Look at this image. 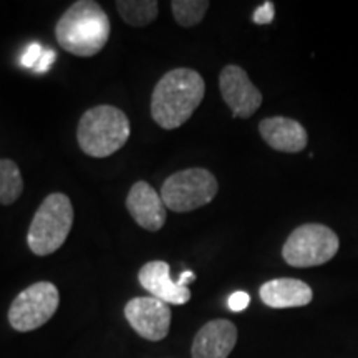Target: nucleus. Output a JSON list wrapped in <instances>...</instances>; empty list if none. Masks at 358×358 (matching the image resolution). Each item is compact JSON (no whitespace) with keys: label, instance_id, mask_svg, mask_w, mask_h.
<instances>
[{"label":"nucleus","instance_id":"nucleus-9","mask_svg":"<svg viewBox=\"0 0 358 358\" xmlns=\"http://www.w3.org/2000/svg\"><path fill=\"white\" fill-rule=\"evenodd\" d=\"M219 88L234 118H250L261 108L262 93L250 82L245 70L241 66H224L219 73Z\"/></svg>","mask_w":358,"mask_h":358},{"label":"nucleus","instance_id":"nucleus-2","mask_svg":"<svg viewBox=\"0 0 358 358\" xmlns=\"http://www.w3.org/2000/svg\"><path fill=\"white\" fill-rule=\"evenodd\" d=\"M111 24L100 3L78 0L57 22L55 37L65 52L75 57H95L110 38Z\"/></svg>","mask_w":358,"mask_h":358},{"label":"nucleus","instance_id":"nucleus-13","mask_svg":"<svg viewBox=\"0 0 358 358\" xmlns=\"http://www.w3.org/2000/svg\"><path fill=\"white\" fill-rule=\"evenodd\" d=\"M262 140L280 153H301L306 150L308 136L301 123L285 116H271L259 123Z\"/></svg>","mask_w":358,"mask_h":358},{"label":"nucleus","instance_id":"nucleus-16","mask_svg":"<svg viewBox=\"0 0 358 358\" xmlns=\"http://www.w3.org/2000/svg\"><path fill=\"white\" fill-rule=\"evenodd\" d=\"M24 179L15 161L0 159V204L10 206L20 198Z\"/></svg>","mask_w":358,"mask_h":358},{"label":"nucleus","instance_id":"nucleus-14","mask_svg":"<svg viewBox=\"0 0 358 358\" xmlns=\"http://www.w3.org/2000/svg\"><path fill=\"white\" fill-rule=\"evenodd\" d=\"M259 295H261V301L271 308L306 307L313 299L310 285H307L303 280L290 279V277L266 282L261 285Z\"/></svg>","mask_w":358,"mask_h":358},{"label":"nucleus","instance_id":"nucleus-6","mask_svg":"<svg viewBox=\"0 0 358 358\" xmlns=\"http://www.w3.org/2000/svg\"><path fill=\"white\" fill-rule=\"evenodd\" d=\"M217 179L204 168L182 169L169 176L161 187V199L169 211L191 213L216 198Z\"/></svg>","mask_w":358,"mask_h":358},{"label":"nucleus","instance_id":"nucleus-8","mask_svg":"<svg viewBox=\"0 0 358 358\" xmlns=\"http://www.w3.org/2000/svg\"><path fill=\"white\" fill-rule=\"evenodd\" d=\"M124 317L140 337L159 342L166 338L171 325L168 303L155 297H134L124 306Z\"/></svg>","mask_w":358,"mask_h":358},{"label":"nucleus","instance_id":"nucleus-21","mask_svg":"<svg viewBox=\"0 0 358 358\" xmlns=\"http://www.w3.org/2000/svg\"><path fill=\"white\" fill-rule=\"evenodd\" d=\"M57 60V53L53 50H43L42 57H40L38 64L34 66V71L35 73H45V71H48L52 69V65L55 64Z\"/></svg>","mask_w":358,"mask_h":358},{"label":"nucleus","instance_id":"nucleus-7","mask_svg":"<svg viewBox=\"0 0 358 358\" xmlns=\"http://www.w3.org/2000/svg\"><path fill=\"white\" fill-rule=\"evenodd\" d=\"M60 294L52 282H37L13 299L8 324L17 332H32L47 324L57 312Z\"/></svg>","mask_w":358,"mask_h":358},{"label":"nucleus","instance_id":"nucleus-17","mask_svg":"<svg viewBox=\"0 0 358 358\" xmlns=\"http://www.w3.org/2000/svg\"><path fill=\"white\" fill-rule=\"evenodd\" d=\"M209 8L206 0H173L171 10L174 20L181 27H194L204 19Z\"/></svg>","mask_w":358,"mask_h":358},{"label":"nucleus","instance_id":"nucleus-1","mask_svg":"<svg viewBox=\"0 0 358 358\" xmlns=\"http://www.w3.org/2000/svg\"><path fill=\"white\" fill-rule=\"evenodd\" d=\"M206 85L196 70L176 69L163 75L151 95V116L163 129H176L204 100Z\"/></svg>","mask_w":358,"mask_h":358},{"label":"nucleus","instance_id":"nucleus-12","mask_svg":"<svg viewBox=\"0 0 358 358\" xmlns=\"http://www.w3.org/2000/svg\"><path fill=\"white\" fill-rule=\"evenodd\" d=\"M141 287L151 294V297L159 299L164 303L185 306L189 302L191 290L179 282H173L169 277V264L164 261H151L140 268L138 274Z\"/></svg>","mask_w":358,"mask_h":358},{"label":"nucleus","instance_id":"nucleus-18","mask_svg":"<svg viewBox=\"0 0 358 358\" xmlns=\"http://www.w3.org/2000/svg\"><path fill=\"white\" fill-rule=\"evenodd\" d=\"M274 15H275L274 3L266 2V3H262L261 7L256 8V12H254V15H252V22L257 25L271 24V22L274 20Z\"/></svg>","mask_w":358,"mask_h":358},{"label":"nucleus","instance_id":"nucleus-3","mask_svg":"<svg viewBox=\"0 0 358 358\" xmlns=\"http://www.w3.org/2000/svg\"><path fill=\"white\" fill-rule=\"evenodd\" d=\"M129 120L127 113L111 105H100L85 111L80 118L77 140L85 155L92 158H108L127 145Z\"/></svg>","mask_w":358,"mask_h":358},{"label":"nucleus","instance_id":"nucleus-5","mask_svg":"<svg viewBox=\"0 0 358 358\" xmlns=\"http://www.w3.org/2000/svg\"><path fill=\"white\" fill-rule=\"evenodd\" d=\"M340 239L330 227L319 222H307L290 232L282 248V257L297 268L317 267L332 261L338 252Z\"/></svg>","mask_w":358,"mask_h":358},{"label":"nucleus","instance_id":"nucleus-4","mask_svg":"<svg viewBox=\"0 0 358 358\" xmlns=\"http://www.w3.org/2000/svg\"><path fill=\"white\" fill-rule=\"evenodd\" d=\"M73 226V206L64 192L48 194L30 222L27 244L35 256H48L65 244Z\"/></svg>","mask_w":358,"mask_h":358},{"label":"nucleus","instance_id":"nucleus-11","mask_svg":"<svg viewBox=\"0 0 358 358\" xmlns=\"http://www.w3.org/2000/svg\"><path fill=\"white\" fill-rule=\"evenodd\" d=\"M237 343V327L231 320L208 322L192 340V358H227Z\"/></svg>","mask_w":358,"mask_h":358},{"label":"nucleus","instance_id":"nucleus-15","mask_svg":"<svg viewBox=\"0 0 358 358\" xmlns=\"http://www.w3.org/2000/svg\"><path fill=\"white\" fill-rule=\"evenodd\" d=\"M158 2L153 0H118V8L122 19L131 27H145L151 24L158 15Z\"/></svg>","mask_w":358,"mask_h":358},{"label":"nucleus","instance_id":"nucleus-22","mask_svg":"<svg viewBox=\"0 0 358 358\" xmlns=\"http://www.w3.org/2000/svg\"><path fill=\"white\" fill-rule=\"evenodd\" d=\"M192 280H196V275H194V272H191V271H185V272H181V275H179V279H178V282L181 285H189V282H192Z\"/></svg>","mask_w":358,"mask_h":358},{"label":"nucleus","instance_id":"nucleus-10","mask_svg":"<svg viewBox=\"0 0 358 358\" xmlns=\"http://www.w3.org/2000/svg\"><path fill=\"white\" fill-rule=\"evenodd\" d=\"M127 208L138 226L150 232L159 231L166 222V206L159 192H156L155 187L146 181H138L131 186L127 198Z\"/></svg>","mask_w":358,"mask_h":358},{"label":"nucleus","instance_id":"nucleus-19","mask_svg":"<svg viewBox=\"0 0 358 358\" xmlns=\"http://www.w3.org/2000/svg\"><path fill=\"white\" fill-rule=\"evenodd\" d=\"M42 53H43V48H42V45H40V43L29 45V48H27V50L24 52V55H22V58H20V64L24 65L25 69H32L34 70V66L38 64Z\"/></svg>","mask_w":358,"mask_h":358},{"label":"nucleus","instance_id":"nucleus-20","mask_svg":"<svg viewBox=\"0 0 358 358\" xmlns=\"http://www.w3.org/2000/svg\"><path fill=\"white\" fill-rule=\"evenodd\" d=\"M250 303V297L248 292H243V290H239V292H234L229 297V301H227V307L231 308L232 312H243L248 308V306Z\"/></svg>","mask_w":358,"mask_h":358}]
</instances>
